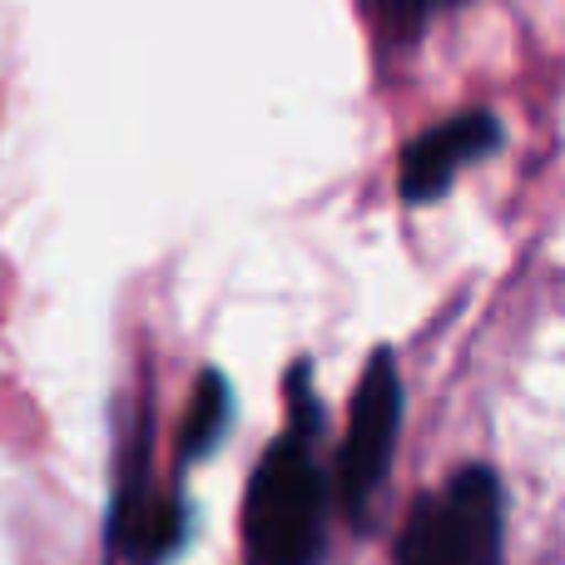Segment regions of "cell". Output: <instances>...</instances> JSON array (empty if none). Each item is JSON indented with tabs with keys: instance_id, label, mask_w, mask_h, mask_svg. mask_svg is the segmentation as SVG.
I'll use <instances>...</instances> for the list:
<instances>
[{
	"instance_id": "6",
	"label": "cell",
	"mask_w": 565,
	"mask_h": 565,
	"mask_svg": "<svg viewBox=\"0 0 565 565\" xmlns=\"http://www.w3.org/2000/svg\"><path fill=\"white\" fill-rule=\"evenodd\" d=\"M228 422H234V392H228V377L224 372H199L194 382V397H189V417H184V431H179V457L194 461V457H209V451L224 441Z\"/></svg>"
},
{
	"instance_id": "4",
	"label": "cell",
	"mask_w": 565,
	"mask_h": 565,
	"mask_svg": "<svg viewBox=\"0 0 565 565\" xmlns=\"http://www.w3.org/2000/svg\"><path fill=\"white\" fill-rule=\"evenodd\" d=\"M189 541V507L179 491L149 487L139 457L125 467L109 507V556L129 565H164Z\"/></svg>"
},
{
	"instance_id": "2",
	"label": "cell",
	"mask_w": 565,
	"mask_h": 565,
	"mask_svg": "<svg viewBox=\"0 0 565 565\" xmlns=\"http://www.w3.org/2000/svg\"><path fill=\"white\" fill-rule=\"evenodd\" d=\"M397 565H501V487L491 467H461L412 507Z\"/></svg>"
},
{
	"instance_id": "1",
	"label": "cell",
	"mask_w": 565,
	"mask_h": 565,
	"mask_svg": "<svg viewBox=\"0 0 565 565\" xmlns=\"http://www.w3.org/2000/svg\"><path fill=\"white\" fill-rule=\"evenodd\" d=\"M312 431H282L254 467L244 497L248 565H318L322 561V471L308 451Z\"/></svg>"
},
{
	"instance_id": "3",
	"label": "cell",
	"mask_w": 565,
	"mask_h": 565,
	"mask_svg": "<svg viewBox=\"0 0 565 565\" xmlns=\"http://www.w3.org/2000/svg\"><path fill=\"white\" fill-rule=\"evenodd\" d=\"M397 431H402V372L392 348H377L358 377L348 437L338 447V491L352 516H362L372 507V497H377V487L387 481Z\"/></svg>"
},
{
	"instance_id": "7",
	"label": "cell",
	"mask_w": 565,
	"mask_h": 565,
	"mask_svg": "<svg viewBox=\"0 0 565 565\" xmlns=\"http://www.w3.org/2000/svg\"><path fill=\"white\" fill-rule=\"evenodd\" d=\"M447 6H461V0H372V10H377V15L387 20V30H397V35H417L422 20Z\"/></svg>"
},
{
	"instance_id": "5",
	"label": "cell",
	"mask_w": 565,
	"mask_h": 565,
	"mask_svg": "<svg viewBox=\"0 0 565 565\" xmlns=\"http://www.w3.org/2000/svg\"><path fill=\"white\" fill-rule=\"evenodd\" d=\"M491 149H501V125L487 109H467V115L447 119V125H431L427 135H417L402 149V174L397 189L407 204H431L451 189L457 169L487 159Z\"/></svg>"
}]
</instances>
